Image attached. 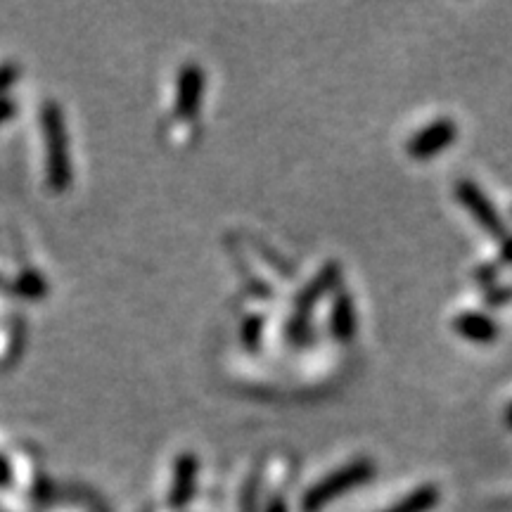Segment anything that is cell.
<instances>
[{"mask_svg":"<svg viewBox=\"0 0 512 512\" xmlns=\"http://www.w3.org/2000/svg\"><path fill=\"white\" fill-rule=\"evenodd\" d=\"M24 349V318L17 306L0 313V370L15 366Z\"/></svg>","mask_w":512,"mask_h":512,"instance_id":"cell-7","label":"cell"},{"mask_svg":"<svg viewBox=\"0 0 512 512\" xmlns=\"http://www.w3.org/2000/svg\"><path fill=\"white\" fill-rule=\"evenodd\" d=\"M373 475H375V465L366 458L354 460V463L339 467V470L332 472L330 477L320 479L318 484H313L311 489L306 491L302 498V510L304 512L323 510L325 505L332 503L342 494H347L349 489H354L358 484H366Z\"/></svg>","mask_w":512,"mask_h":512,"instance_id":"cell-2","label":"cell"},{"mask_svg":"<svg viewBox=\"0 0 512 512\" xmlns=\"http://www.w3.org/2000/svg\"><path fill=\"white\" fill-rule=\"evenodd\" d=\"M261 330H264V320H261V316H252L245 320L242 339H245V344L249 349H256V344H259V339H261Z\"/></svg>","mask_w":512,"mask_h":512,"instance_id":"cell-13","label":"cell"},{"mask_svg":"<svg viewBox=\"0 0 512 512\" xmlns=\"http://www.w3.org/2000/svg\"><path fill=\"white\" fill-rule=\"evenodd\" d=\"M512 299V287H501V285H491L486 290V304L489 306H503Z\"/></svg>","mask_w":512,"mask_h":512,"instance_id":"cell-14","label":"cell"},{"mask_svg":"<svg viewBox=\"0 0 512 512\" xmlns=\"http://www.w3.org/2000/svg\"><path fill=\"white\" fill-rule=\"evenodd\" d=\"M437 503H439V489L432 484H425V486H420V489H415L411 496L403 498L401 503L392 505V508L384 510V512H427V510H432Z\"/></svg>","mask_w":512,"mask_h":512,"instance_id":"cell-12","label":"cell"},{"mask_svg":"<svg viewBox=\"0 0 512 512\" xmlns=\"http://www.w3.org/2000/svg\"><path fill=\"white\" fill-rule=\"evenodd\" d=\"M337 283H339V268L335 264H330L304 287V292L297 297V311H294L292 323H290V335L294 337V342H302L306 337V330H309V313L313 309V304H316L325 292H330Z\"/></svg>","mask_w":512,"mask_h":512,"instance_id":"cell-4","label":"cell"},{"mask_svg":"<svg viewBox=\"0 0 512 512\" xmlns=\"http://www.w3.org/2000/svg\"><path fill=\"white\" fill-rule=\"evenodd\" d=\"M505 425H508L510 430H512V403H510V408H508V411H505Z\"/></svg>","mask_w":512,"mask_h":512,"instance_id":"cell-17","label":"cell"},{"mask_svg":"<svg viewBox=\"0 0 512 512\" xmlns=\"http://www.w3.org/2000/svg\"><path fill=\"white\" fill-rule=\"evenodd\" d=\"M332 335H335L339 342H351L356 337V309L354 302H351L349 292L339 290L335 294V304H332Z\"/></svg>","mask_w":512,"mask_h":512,"instance_id":"cell-10","label":"cell"},{"mask_svg":"<svg viewBox=\"0 0 512 512\" xmlns=\"http://www.w3.org/2000/svg\"><path fill=\"white\" fill-rule=\"evenodd\" d=\"M266 512H287V505H285L283 498H273V501L268 503Z\"/></svg>","mask_w":512,"mask_h":512,"instance_id":"cell-16","label":"cell"},{"mask_svg":"<svg viewBox=\"0 0 512 512\" xmlns=\"http://www.w3.org/2000/svg\"><path fill=\"white\" fill-rule=\"evenodd\" d=\"M453 330H456L460 337L470 339V342H477V344H491L498 337L496 320H491L489 316H484V313H475V311H465L453 318Z\"/></svg>","mask_w":512,"mask_h":512,"instance_id":"cell-9","label":"cell"},{"mask_svg":"<svg viewBox=\"0 0 512 512\" xmlns=\"http://www.w3.org/2000/svg\"><path fill=\"white\" fill-rule=\"evenodd\" d=\"M31 136L41 188L53 197L67 195L74 185V155L67 114L60 100L50 95L41 98L31 121Z\"/></svg>","mask_w":512,"mask_h":512,"instance_id":"cell-1","label":"cell"},{"mask_svg":"<svg viewBox=\"0 0 512 512\" xmlns=\"http://www.w3.org/2000/svg\"><path fill=\"white\" fill-rule=\"evenodd\" d=\"M456 192H458V200L465 204V209L470 211L472 216H475L477 223L486 230V233L496 235V238H501V240L505 238V235H508V233H505L503 219L498 216L496 207L489 202V197L484 195L482 188H479L477 183L460 181Z\"/></svg>","mask_w":512,"mask_h":512,"instance_id":"cell-6","label":"cell"},{"mask_svg":"<svg viewBox=\"0 0 512 512\" xmlns=\"http://www.w3.org/2000/svg\"><path fill=\"white\" fill-rule=\"evenodd\" d=\"M197 482V458L192 453H183L181 458L176 460V479L174 486H171V503L183 505L192 498V491H195Z\"/></svg>","mask_w":512,"mask_h":512,"instance_id":"cell-11","label":"cell"},{"mask_svg":"<svg viewBox=\"0 0 512 512\" xmlns=\"http://www.w3.org/2000/svg\"><path fill=\"white\" fill-rule=\"evenodd\" d=\"M456 138H458V124H453L451 119H437L408 140L406 152L411 159L425 162V159H432L437 157L439 152H444Z\"/></svg>","mask_w":512,"mask_h":512,"instance_id":"cell-5","label":"cell"},{"mask_svg":"<svg viewBox=\"0 0 512 512\" xmlns=\"http://www.w3.org/2000/svg\"><path fill=\"white\" fill-rule=\"evenodd\" d=\"M22 79V67L12 57H0V126L8 124L17 114V100L15 86Z\"/></svg>","mask_w":512,"mask_h":512,"instance_id":"cell-8","label":"cell"},{"mask_svg":"<svg viewBox=\"0 0 512 512\" xmlns=\"http://www.w3.org/2000/svg\"><path fill=\"white\" fill-rule=\"evenodd\" d=\"M501 259L512 264V235H505L503 245H501Z\"/></svg>","mask_w":512,"mask_h":512,"instance_id":"cell-15","label":"cell"},{"mask_svg":"<svg viewBox=\"0 0 512 512\" xmlns=\"http://www.w3.org/2000/svg\"><path fill=\"white\" fill-rule=\"evenodd\" d=\"M204 95V72L200 64L185 62L178 69L176 79V98H174V117L183 124H192L200 114Z\"/></svg>","mask_w":512,"mask_h":512,"instance_id":"cell-3","label":"cell"}]
</instances>
